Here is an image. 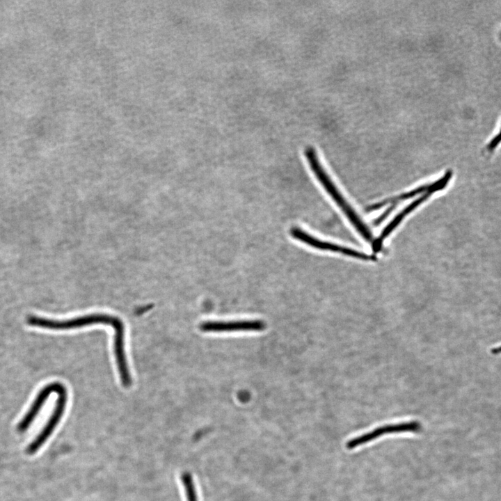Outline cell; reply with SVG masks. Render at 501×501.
Wrapping results in <instances>:
<instances>
[{
    "instance_id": "277c9868",
    "label": "cell",
    "mask_w": 501,
    "mask_h": 501,
    "mask_svg": "<svg viewBox=\"0 0 501 501\" xmlns=\"http://www.w3.org/2000/svg\"><path fill=\"white\" fill-rule=\"evenodd\" d=\"M290 234L294 239L318 250L341 253L365 260L374 259V255H368L335 243L321 240L299 228H293L290 231Z\"/></svg>"
},
{
    "instance_id": "7a4b0ae2",
    "label": "cell",
    "mask_w": 501,
    "mask_h": 501,
    "mask_svg": "<svg viewBox=\"0 0 501 501\" xmlns=\"http://www.w3.org/2000/svg\"><path fill=\"white\" fill-rule=\"evenodd\" d=\"M26 322L31 326L54 331L70 330L95 324H104L112 326L114 333L125 332V325L119 317L102 313L86 315L65 320H56L31 315L27 317Z\"/></svg>"
},
{
    "instance_id": "3957f363",
    "label": "cell",
    "mask_w": 501,
    "mask_h": 501,
    "mask_svg": "<svg viewBox=\"0 0 501 501\" xmlns=\"http://www.w3.org/2000/svg\"><path fill=\"white\" fill-rule=\"evenodd\" d=\"M48 385L51 392L57 395V399L46 424L26 449V452L30 455L35 454L48 440L59 424L65 411L67 402V390L65 386L57 381Z\"/></svg>"
},
{
    "instance_id": "6da1fadb",
    "label": "cell",
    "mask_w": 501,
    "mask_h": 501,
    "mask_svg": "<svg viewBox=\"0 0 501 501\" xmlns=\"http://www.w3.org/2000/svg\"><path fill=\"white\" fill-rule=\"evenodd\" d=\"M304 154L313 174L327 193L340 208L358 233L367 241H373L372 232L360 216L344 198L330 176L322 166L315 149L312 146L305 148Z\"/></svg>"
},
{
    "instance_id": "5b68a950",
    "label": "cell",
    "mask_w": 501,
    "mask_h": 501,
    "mask_svg": "<svg viewBox=\"0 0 501 501\" xmlns=\"http://www.w3.org/2000/svg\"><path fill=\"white\" fill-rule=\"evenodd\" d=\"M420 429L421 425L416 421L386 424L349 440L346 443V447L348 450H352L369 443L386 434L418 432Z\"/></svg>"
},
{
    "instance_id": "9c48e42d",
    "label": "cell",
    "mask_w": 501,
    "mask_h": 501,
    "mask_svg": "<svg viewBox=\"0 0 501 501\" xmlns=\"http://www.w3.org/2000/svg\"><path fill=\"white\" fill-rule=\"evenodd\" d=\"M184 488L186 501H198V492L193 479L191 476H186L181 480Z\"/></svg>"
},
{
    "instance_id": "ba28073f",
    "label": "cell",
    "mask_w": 501,
    "mask_h": 501,
    "mask_svg": "<svg viewBox=\"0 0 501 501\" xmlns=\"http://www.w3.org/2000/svg\"><path fill=\"white\" fill-rule=\"evenodd\" d=\"M431 193L422 194L420 198L416 199L406 207L400 213H399L389 224L382 230L381 234L374 241H372V246L374 252L381 250L385 239L394 230V229L400 223V222L412 211L418 207L420 204L425 201L430 196Z\"/></svg>"
},
{
    "instance_id": "52a82bcc",
    "label": "cell",
    "mask_w": 501,
    "mask_h": 501,
    "mask_svg": "<svg viewBox=\"0 0 501 501\" xmlns=\"http://www.w3.org/2000/svg\"><path fill=\"white\" fill-rule=\"evenodd\" d=\"M452 175V170H448L445 173V175L440 178L436 180V182H434L431 184H424L422 186H420L419 187H417L410 191L404 193L402 194L387 198L385 200H381L379 202L374 203L372 205H369L367 210L369 212L377 210L379 209H381L384 205L390 204V203H396L411 198H413L418 194L421 193H435L438 191L442 190L444 189L449 181L450 180Z\"/></svg>"
},
{
    "instance_id": "8992f818",
    "label": "cell",
    "mask_w": 501,
    "mask_h": 501,
    "mask_svg": "<svg viewBox=\"0 0 501 501\" xmlns=\"http://www.w3.org/2000/svg\"><path fill=\"white\" fill-rule=\"evenodd\" d=\"M265 327V323L260 319L207 321L200 326L201 331L211 333L262 331Z\"/></svg>"
}]
</instances>
